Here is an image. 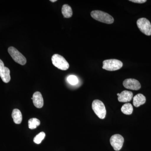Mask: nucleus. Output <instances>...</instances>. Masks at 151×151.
<instances>
[{
  "label": "nucleus",
  "mask_w": 151,
  "mask_h": 151,
  "mask_svg": "<svg viewBox=\"0 0 151 151\" xmlns=\"http://www.w3.org/2000/svg\"><path fill=\"white\" fill-rule=\"evenodd\" d=\"M91 16L94 19L108 24L113 23L114 21V18L111 15L101 11H92Z\"/></svg>",
  "instance_id": "f257e3e1"
},
{
  "label": "nucleus",
  "mask_w": 151,
  "mask_h": 151,
  "mask_svg": "<svg viewBox=\"0 0 151 151\" xmlns=\"http://www.w3.org/2000/svg\"><path fill=\"white\" fill-rule=\"evenodd\" d=\"M123 65V63L119 60H106L103 61L102 68L108 71H115L122 68Z\"/></svg>",
  "instance_id": "f03ea898"
},
{
  "label": "nucleus",
  "mask_w": 151,
  "mask_h": 151,
  "mask_svg": "<svg viewBox=\"0 0 151 151\" xmlns=\"http://www.w3.org/2000/svg\"><path fill=\"white\" fill-rule=\"evenodd\" d=\"M51 60L52 64L58 69L65 70L69 68V63L63 57L59 54L53 55Z\"/></svg>",
  "instance_id": "7ed1b4c3"
},
{
  "label": "nucleus",
  "mask_w": 151,
  "mask_h": 151,
  "mask_svg": "<svg viewBox=\"0 0 151 151\" xmlns=\"http://www.w3.org/2000/svg\"><path fill=\"white\" fill-rule=\"evenodd\" d=\"M92 108L94 113L100 119H105L106 110L104 103L98 100H94L92 103Z\"/></svg>",
  "instance_id": "20e7f679"
},
{
  "label": "nucleus",
  "mask_w": 151,
  "mask_h": 151,
  "mask_svg": "<svg viewBox=\"0 0 151 151\" xmlns=\"http://www.w3.org/2000/svg\"><path fill=\"white\" fill-rule=\"evenodd\" d=\"M8 52L13 59L17 63L21 65H24L26 63V58L14 47H9Z\"/></svg>",
  "instance_id": "39448f33"
},
{
  "label": "nucleus",
  "mask_w": 151,
  "mask_h": 151,
  "mask_svg": "<svg viewBox=\"0 0 151 151\" xmlns=\"http://www.w3.org/2000/svg\"><path fill=\"white\" fill-rule=\"evenodd\" d=\"M137 25L140 30L146 35H151L150 22L145 18L139 19L137 21Z\"/></svg>",
  "instance_id": "423d86ee"
},
{
  "label": "nucleus",
  "mask_w": 151,
  "mask_h": 151,
  "mask_svg": "<svg viewBox=\"0 0 151 151\" xmlns=\"http://www.w3.org/2000/svg\"><path fill=\"white\" fill-rule=\"evenodd\" d=\"M124 138L122 135L116 134L113 135L110 139L111 146L115 151H119L122 149L124 143Z\"/></svg>",
  "instance_id": "0eeeda50"
},
{
  "label": "nucleus",
  "mask_w": 151,
  "mask_h": 151,
  "mask_svg": "<svg viewBox=\"0 0 151 151\" xmlns=\"http://www.w3.org/2000/svg\"><path fill=\"white\" fill-rule=\"evenodd\" d=\"M10 71L7 67L4 66V62L0 59V76L5 83H7L11 80Z\"/></svg>",
  "instance_id": "6e6552de"
},
{
  "label": "nucleus",
  "mask_w": 151,
  "mask_h": 151,
  "mask_svg": "<svg viewBox=\"0 0 151 151\" xmlns=\"http://www.w3.org/2000/svg\"><path fill=\"white\" fill-rule=\"evenodd\" d=\"M123 85L127 89L131 90H138L140 89L141 85L138 80L134 78L125 79L123 82Z\"/></svg>",
  "instance_id": "1a4fd4ad"
},
{
  "label": "nucleus",
  "mask_w": 151,
  "mask_h": 151,
  "mask_svg": "<svg viewBox=\"0 0 151 151\" xmlns=\"http://www.w3.org/2000/svg\"><path fill=\"white\" fill-rule=\"evenodd\" d=\"M33 103L36 108H41L43 107L44 100L41 93L39 92H35L33 94Z\"/></svg>",
  "instance_id": "9d476101"
},
{
  "label": "nucleus",
  "mask_w": 151,
  "mask_h": 151,
  "mask_svg": "<svg viewBox=\"0 0 151 151\" xmlns=\"http://www.w3.org/2000/svg\"><path fill=\"white\" fill-rule=\"evenodd\" d=\"M133 97V94L132 92L124 90L118 96V100L122 103H127L131 101Z\"/></svg>",
  "instance_id": "9b49d317"
},
{
  "label": "nucleus",
  "mask_w": 151,
  "mask_h": 151,
  "mask_svg": "<svg viewBox=\"0 0 151 151\" xmlns=\"http://www.w3.org/2000/svg\"><path fill=\"white\" fill-rule=\"evenodd\" d=\"M146 100V97L143 94H138L133 97V105L136 107H139L145 103Z\"/></svg>",
  "instance_id": "f8f14e48"
},
{
  "label": "nucleus",
  "mask_w": 151,
  "mask_h": 151,
  "mask_svg": "<svg viewBox=\"0 0 151 151\" xmlns=\"http://www.w3.org/2000/svg\"><path fill=\"white\" fill-rule=\"evenodd\" d=\"M12 117L15 124H19L22 123V116L21 112L17 109H14L12 113Z\"/></svg>",
  "instance_id": "ddd939ff"
},
{
  "label": "nucleus",
  "mask_w": 151,
  "mask_h": 151,
  "mask_svg": "<svg viewBox=\"0 0 151 151\" xmlns=\"http://www.w3.org/2000/svg\"><path fill=\"white\" fill-rule=\"evenodd\" d=\"M61 12L63 17L66 18L71 17L73 15V11L71 7L68 4H64L63 6Z\"/></svg>",
  "instance_id": "4468645a"
},
{
  "label": "nucleus",
  "mask_w": 151,
  "mask_h": 151,
  "mask_svg": "<svg viewBox=\"0 0 151 151\" xmlns=\"http://www.w3.org/2000/svg\"><path fill=\"white\" fill-rule=\"evenodd\" d=\"M121 111L122 113L126 115H129L133 113V108L132 104L129 103H127L123 105Z\"/></svg>",
  "instance_id": "2eb2a0df"
},
{
  "label": "nucleus",
  "mask_w": 151,
  "mask_h": 151,
  "mask_svg": "<svg viewBox=\"0 0 151 151\" xmlns=\"http://www.w3.org/2000/svg\"><path fill=\"white\" fill-rule=\"evenodd\" d=\"M40 124V121L36 118L30 119L28 121L29 128L30 129H34L38 127Z\"/></svg>",
  "instance_id": "dca6fc26"
},
{
  "label": "nucleus",
  "mask_w": 151,
  "mask_h": 151,
  "mask_svg": "<svg viewBox=\"0 0 151 151\" xmlns=\"http://www.w3.org/2000/svg\"><path fill=\"white\" fill-rule=\"evenodd\" d=\"M45 137V134L44 132H41L38 134L34 138L33 141L35 143L37 144H40L41 143L42 141L43 140Z\"/></svg>",
  "instance_id": "f3484780"
},
{
  "label": "nucleus",
  "mask_w": 151,
  "mask_h": 151,
  "mask_svg": "<svg viewBox=\"0 0 151 151\" xmlns=\"http://www.w3.org/2000/svg\"><path fill=\"white\" fill-rule=\"evenodd\" d=\"M67 80L69 84L72 85H76L78 84V78L74 75L69 76L67 77Z\"/></svg>",
  "instance_id": "a211bd4d"
},
{
  "label": "nucleus",
  "mask_w": 151,
  "mask_h": 151,
  "mask_svg": "<svg viewBox=\"0 0 151 151\" xmlns=\"http://www.w3.org/2000/svg\"><path fill=\"white\" fill-rule=\"evenodd\" d=\"M129 1L132 2L138 3V4H143L147 1L146 0H130Z\"/></svg>",
  "instance_id": "6ab92c4d"
},
{
  "label": "nucleus",
  "mask_w": 151,
  "mask_h": 151,
  "mask_svg": "<svg viewBox=\"0 0 151 151\" xmlns=\"http://www.w3.org/2000/svg\"><path fill=\"white\" fill-rule=\"evenodd\" d=\"M57 1V0H50V1L52 2H55Z\"/></svg>",
  "instance_id": "aec40b11"
},
{
  "label": "nucleus",
  "mask_w": 151,
  "mask_h": 151,
  "mask_svg": "<svg viewBox=\"0 0 151 151\" xmlns=\"http://www.w3.org/2000/svg\"><path fill=\"white\" fill-rule=\"evenodd\" d=\"M119 94H120V93H118V94H117V95H118V96H119Z\"/></svg>",
  "instance_id": "412c9836"
}]
</instances>
